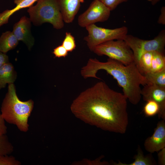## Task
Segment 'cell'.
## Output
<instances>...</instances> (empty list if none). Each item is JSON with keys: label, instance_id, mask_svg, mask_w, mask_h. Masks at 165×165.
<instances>
[{"label": "cell", "instance_id": "cell-1", "mask_svg": "<svg viewBox=\"0 0 165 165\" xmlns=\"http://www.w3.org/2000/svg\"><path fill=\"white\" fill-rule=\"evenodd\" d=\"M127 100L123 94L101 81L81 92L70 109L76 117L86 123L123 134L129 123Z\"/></svg>", "mask_w": 165, "mask_h": 165}, {"label": "cell", "instance_id": "cell-2", "mask_svg": "<svg viewBox=\"0 0 165 165\" xmlns=\"http://www.w3.org/2000/svg\"><path fill=\"white\" fill-rule=\"evenodd\" d=\"M101 70L105 71L116 80L122 88L123 95L134 105L138 104L141 100L140 86L150 83L139 72L134 62L125 65L109 58L105 62L100 61L95 58H90L86 65L82 68L80 73L84 79L93 78L100 79L96 74Z\"/></svg>", "mask_w": 165, "mask_h": 165}, {"label": "cell", "instance_id": "cell-3", "mask_svg": "<svg viewBox=\"0 0 165 165\" xmlns=\"http://www.w3.org/2000/svg\"><path fill=\"white\" fill-rule=\"evenodd\" d=\"M34 106L32 100L22 101L17 97L13 83L9 84L8 90L1 105V115L5 121L16 126L20 131L29 130L28 119Z\"/></svg>", "mask_w": 165, "mask_h": 165}, {"label": "cell", "instance_id": "cell-4", "mask_svg": "<svg viewBox=\"0 0 165 165\" xmlns=\"http://www.w3.org/2000/svg\"><path fill=\"white\" fill-rule=\"evenodd\" d=\"M27 12L31 22L35 26L48 23L57 30L64 27L57 0H38L35 5L28 8Z\"/></svg>", "mask_w": 165, "mask_h": 165}, {"label": "cell", "instance_id": "cell-5", "mask_svg": "<svg viewBox=\"0 0 165 165\" xmlns=\"http://www.w3.org/2000/svg\"><path fill=\"white\" fill-rule=\"evenodd\" d=\"M92 51L99 56H106L125 65L134 62L132 51L123 39L104 42L94 47Z\"/></svg>", "mask_w": 165, "mask_h": 165}, {"label": "cell", "instance_id": "cell-6", "mask_svg": "<svg viewBox=\"0 0 165 165\" xmlns=\"http://www.w3.org/2000/svg\"><path fill=\"white\" fill-rule=\"evenodd\" d=\"M123 39L132 51L134 62L137 64L141 56L150 51H158L164 53L165 30L161 31L153 39L145 40L127 34Z\"/></svg>", "mask_w": 165, "mask_h": 165}, {"label": "cell", "instance_id": "cell-7", "mask_svg": "<svg viewBox=\"0 0 165 165\" xmlns=\"http://www.w3.org/2000/svg\"><path fill=\"white\" fill-rule=\"evenodd\" d=\"M86 28L88 35L84 38L90 51L96 46L106 42L113 40L123 39L127 34L128 29L125 26L115 29L106 28L91 24Z\"/></svg>", "mask_w": 165, "mask_h": 165}, {"label": "cell", "instance_id": "cell-8", "mask_svg": "<svg viewBox=\"0 0 165 165\" xmlns=\"http://www.w3.org/2000/svg\"><path fill=\"white\" fill-rule=\"evenodd\" d=\"M111 11L100 0H94L87 9L79 16L78 24L86 28L97 22L106 21L110 16Z\"/></svg>", "mask_w": 165, "mask_h": 165}, {"label": "cell", "instance_id": "cell-9", "mask_svg": "<svg viewBox=\"0 0 165 165\" xmlns=\"http://www.w3.org/2000/svg\"><path fill=\"white\" fill-rule=\"evenodd\" d=\"M143 86L141 94L143 100L146 101L152 100L156 102L160 107L158 117L165 120V87L151 83Z\"/></svg>", "mask_w": 165, "mask_h": 165}, {"label": "cell", "instance_id": "cell-10", "mask_svg": "<svg viewBox=\"0 0 165 165\" xmlns=\"http://www.w3.org/2000/svg\"><path fill=\"white\" fill-rule=\"evenodd\" d=\"M144 145L145 150L150 153L158 152L165 148V120L158 122L153 134L145 139Z\"/></svg>", "mask_w": 165, "mask_h": 165}, {"label": "cell", "instance_id": "cell-11", "mask_svg": "<svg viewBox=\"0 0 165 165\" xmlns=\"http://www.w3.org/2000/svg\"><path fill=\"white\" fill-rule=\"evenodd\" d=\"M31 22L29 18L22 16L17 22L13 25L12 31L19 41H21L30 50L35 43L34 38L32 36L31 28Z\"/></svg>", "mask_w": 165, "mask_h": 165}, {"label": "cell", "instance_id": "cell-12", "mask_svg": "<svg viewBox=\"0 0 165 165\" xmlns=\"http://www.w3.org/2000/svg\"><path fill=\"white\" fill-rule=\"evenodd\" d=\"M64 21L72 23L84 0H57Z\"/></svg>", "mask_w": 165, "mask_h": 165}, {"label": "cell", "instance_id": "cell-13", "mask_svg": "<svg viewBox=\"0 0 165 165\" xmlns=\"http://www.w3.org/2000/svg\"><path fill=\"white\" fill-rule=\"evenodd\" d=\"M16 76L12 64L8 62L2 65L0 68V89L4 88L7 83H13Z\"/></svg>", "mask_w": 165, "mask_h": 165}, {"label": "cell", "instance_id": "cell-14", "mask_svg": "<svg viewBox=\"0 0 165 165\" xmlns=\"http://www.w3.org/2000/svg\"><path fill=\"white\" fill-rule=\"evenodd\" d=\"M19 41L12 31H7L3 33L0 37V51L6 54L15 48Z\"/></svg>", "mask_w": 165, "mask_h": 165}, {"label": "cell", "instance_id": "cell-15", "mask_svg": "<svg viewBox=\"0 0 165 165\" xmlns=\"http://www.w3.org/2000/svg\"><path fill=\"white\" fill-rule=\"evenodd\" d=\"M151 153L145 156L140 146L138 147L137 154L134 156V161L129 164L123 163L120 161L118 163L114 162L115 165H154L156 163L153 159Z\"/></svg>", "mask_w": 165, "mask_h": 165}, {"label": "cell", "instance_id": "cell-16", "mask_svg": "<svg viewBox=\"0 0 165 165\" xmlns=\"http://www.w3.org/2000/svg\"><path fill=\"white\" fill-rule=\"evenodd\" d=\"M154 51L145 53L141 57L136 64L139 72L143 75L150 72Z\"/></svg>", "mask_w": 165, "mask_h": 165}, {"label": "cell", "instance_id": "cell-17", "mask_svg": "<svg viewBox=\"0 0 165 165\" xmlns=\"http://www.w3.org/2000/svg\"><path fill=\"white\" fill-rule=\"evenodd\" d=\"M164 70H165L164 53L158 51H154L150 73L160 72Z\"/></svg>", "mask_w": 165, "mask_h": 165}, {"label": "cell", "instance_id": "cell-18", "mask_svg": "<svg viewBox=\"0 0 165 165\" xmlns=\"http://www.w3.org/2000/svg\"><path fill=\"white\" fill-rule=\"evenodd\" d=\"M144 75L149 83L165 87V70L157 72L148 73Z\"/></svg>", "mask_w": 165, "mask_h": 165}, {"label": "cell", "instance_id": "cell-19", "mask_svg": "<svg viewBox=\"0 0 165 165\" xmlns=\"http://www.w3.org/2000/svg\"><path fill=\"white\" fill-rule=\"evenodd\" d=\"M38 0H14V3L16 6L13 9H7L5 11L8 16L10 17L12 15L19 10L29 8L33 5V4Z\"/></svg>", "mask_w": 165, "mask_h": 165}, {"label": "cell", "instance_id": "cell-20", "mask_svg": "<svg viewBox=\"0 0 165 165\" xmlns=\"http://www.w3.org/2000/svg\"><path fill=\"white\" fill-rule=\"evenodd\" d=\"M13 147L6 134L0 135V156L9 155L13 151Z\"/></svg>", "mask_w": 165, "mask_h": 165}, {"label": "cell", "instance_id": "cell-21", "mask_svg": "<svg viewBox=\"0 0 165 165\" xmlns=\"http://www.w3.org/2000/svg\"><path fill=\"white\" fill-rule=\"evenodd\" d=\"M143 111L146 116H153L159 114L160 111V106L155 101L149 100L146 101L143 108Z\"/></svg>", "mask_w": 165, "mask_h": 165}, {"label": "cell", "instance_id": "cell-22", "mask_svg": "<svg viewBox=\"0 0 165 165\" xmlns=\"http://www.w3.org/2000/svg\"><path fill=\"white\" fill-rule=\"evenodd\" d=\"M69 52H72L76 48V44L74 37L70 32L65 33V36L61 44Z\"/></svg>", "mask_w": 165, "mask_h": 165}, {"label": "cell", "instance_id": "cell-23", "mask_svg": "<svg viewBox=\"0 0 165 165\" xmlns=\"http://www.w3.org/2000/svg\"><path fill=\"white\" fill-rule=\"evenodd\" d=\"M0 156V165H20L21 163L12 156Z\"/></svg>", "mask_w": 165, "mask_h": 165}, {"label": "cell", "instance_id": "cell-24", "mask_svg": "<svg viewBox=\"0 0 165 165\" xmlns=\"http://www.w3.org/2000/svg\"><path fill=\"white\" fill-rule=\"evenodd\" d=\"M106 6L111 11L116 9L120 4L127 2L129 0H99Z\"/></svg>", "mask_w": 165, "mask_h": 165}, {"label": "cell", "instance_id": "cell-25", "mask_svg": "<svg viewBox=\"0 0 165 165\" xmlns=\"http://www.w3.org/2000/svg\"><path fill=\"white\" fill-rule=\"evenodd\" d=\"M53 53L56 57H65L68 55V51L61 45L53 49Z\"/></svg>", "mask_w": 165, "mask_h": 165}, {"label": "cell", "instance_id": "cell-26", "mask_svg": "<svg viewBox=\"0 0 165 165\" xmlns=\"http://www.w3.org/2000/svg\"><path fill=\"white\" fill-rule=\"evenodd\" d=\"M158 154V163L160 165H165V148L159 151Z\"/></svg>", "mask_w": 165, "mask_h": 165}, {"label": "cell", "instance_id": "cell-27", "mask_svg": "<svg viewBox=\"0 0 165 165\" xmlns=\"http://www.w3.org/2000/svg\"><path fill=\"white\" fill-rule=\"evenodd\" d=\"M7 127L5 125V120L0 113V135L6 134Z\"/></svg>", "mask_w": 165, "mask_h": 165}, {"label": "cell", "instance_id": "cell-28", "mask_svg": "<svg viewBox=\"0 0 165 165\" xmlns=\"http://www.w3.org/2000/svg\"><path fill=\"white\" fill-rule=\"evenodd\" d=\"M160 14L158 20V23L160 24H165V7L163 6L160 10Z\"/></svg>", "mask_w": 165, "mask_h": 165}, {"label": "cell", "instance_id": "cell-29", "mask_svg": "<svg viewBox=\"0 0 165 165\" xmlns=\"http://www.w3.org/2000/svg\"><path fill=\"white\" fill-rule=\"evenodd\" d=\"M9 62V57L6 54L0 51V68L4 64Z\"/></svg>", "mask_w": 165, "mask_h": 165}, {"label": "cell", "instance_id": "cell-30", "mask_svg": "<svg viewBox=\"0 0 165 165\" xmlns=\"http://www.w3.org/2000/svg\"><path fill=\"white\" fill-rule=\"evenodd\" d=\"M160 0H152L151 2L152 5H154L157 4Z\"/></svg>", "mask_w": 165, "mask_h": 165}, {"label": "cell", "instance_id": "cell-31", "mask_svg": "<svg viewBox=\"0 0 165 165\" xmlns=\"http://www.w3.org/2000/svg\"><path fill=\"white\" fill-rule=\"evenodd\" d=\"M148 1H149V2H151L152 0H147Z\"/></svg>", "mask_w": 165, "mask_h": 165}]
</instances>
